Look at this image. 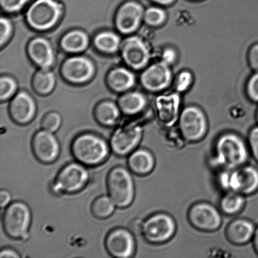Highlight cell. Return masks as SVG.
Wrapping results in <instances>:
<instances>
[{"label": "cell", "instance_id": "obj_1", "mask_svg": "<svg viewBox=\"0 0 258 258\" xmlns=\"http://www.w3.org/2000/svg\"><path fill=\"white\" fill-rule=\"evenodd\" d=\"M110 148L107 142L97 134L84 133L76 137L72 144L73 156L83 165L95 166L106 161Z\"/></svg>", "mask_w": 258, "mask_h": 258}, {"label": "cell", "instance_id": "obj_2", "mask_svg": "<svg viewBox=\"0 0 258 258\" xmlns=\"http://www.w3.org/2000/svg\"><path fill=\"white\" fill-rule=\"evenodd\" d=\"M214 158L216 163L222 168L229 170L239 168L248 159L246 144L236 134H224L217 139Z\"/></svg>", "mask_w": 258, "mask_h": 258}, {"label": "cell", "instance_id": "obj_3", "mask_svg": "<svg viewBox=\"0 0 258 258\" xmlns=\"http://www.w3.org/2000/svg\"><path fill=\"white\" fill-rule=\"evenodd\" d=\"M107 188L108 196L118 208H126L133 203L135 185L130 171L124 167L111 169L107 176Z\"/></svg>", "mask_w": 258, "mask_h": 258}, {"label": "cell", "instance_id": "obj_4", "mask_svg": "<svg viewBox=\"0 0 258 258\" xmlns=\"http://www.w3.org/2000/svg\"><path fill=\"white\" fill-rule=\"evenodd\" d=\"M31 221V211L23 202L10 204L5 209L3 216V226L5 233L15 239L27 238Z\"/></svg>", "mask_w": 258, "mask_h": 258}, {"label": "cell", "instance_id": "obj_5", "mask_svg": "<svg viewBox=\"0 0 258 258\" xmlns=\"http://www.w3.org/2000/svg\"><path fill=\"white\" fill-rule=\"evenodd\" d=\"M62 12V5L55 0H37L28 10L27 21L33 29L45 31L57 24Z\"/></svg>", "mask_w": 258, "mask_h": 258}, {"label": "cell", "instance_id": "obj_6", "mask_svg": "<svg viewBox=\"0 0 258 258\" xmlns=\"http://www.w3.org/2000/svg\"><path fill=\"white\" fill-rule=\"evenodd\" d=\"M222 188L237 192L242 195H250L258 189V170L251 166L223 172L219 178Z\"/></svg>", "mask_w": 258, "mask_h": 258}, {"label": "cell", "instance_id": "obj_7", "mask_svg": "<svg viewBox=\"0 0 258 258\" xmlns=\"http://www.w3.org/2000/svg\"><path fill=\"white\" fill-rule=\"evenodd\" d=\"M85 166L78 162L63 167L53 182V191L55 194H73L82 190L90 179L89 172Z\"/></svg>", "mask_w": 258, "mask_h": 258}, {"label": "cell", "instance_id": "obj_8", "mask_svg": "<svg viewBox=\"0 0 258 258\" xmlns=\"http://www.w3.org/2000/svg\"><path fill=\"white\" fill-rule=\"evenodd\" d=\"M176 230V225L173 217L165 213H158L144 222L143 235L151 243L161 244L170 239Z\"/></svg>", "mask_w": 258, "mask_h": 258}, {"label": "cell", "instance_id": "obj_9", "mask_svg": "<svg viewBox=\"0 0 258 258\" xmlns=\"http://www.w3.org/2000/svg\"><path fill=\"white\" fill-rule=\"evenodd\" d=\"M179 126L182 136L188 142L201 141L208 128L206 115L196 107L184 108L179 117Z\"/></svg>", "mask_w": 258, "mask_h": 258}, {"label": "cell", "instance_id": "obj_10", "mask_svg": "<svg viewBox=\"0 0 258 258\" xmlns=\"http://www.w3.org/2000/svg\"><path fill=\"white\" fill-rule=\"evenodd\" d=\"M143 136V129L136 125L120 126L110 139V148L116 155L125 156L133 153Z\"/></svg>", "mask_w": 258, "mask_h": 258}, {"label": "cell", "instance_id": "obj_11", "mask_svg": "<svg viewBox=\"0 0 258 258\" xmlns=\"http://www.w3.org/2000/svg\"><path fill=\"white\" fill-rule=\"evenodd\" d=\"M188 219L196 228L205 231H214L221 227V214L216 207L206 202L195 204L188 212Z\"/></svg>", "mask_w": 258, "mask_h": 258}, {"label": "cell", "instance_id": "obj_12", "mask_svg": "<svg viewBox=\"0 0 258 258\" xmlns=\"http://www.w3.org/2000/svg\"><path fill=\"white\" fill-rule=\"evenodd\" d=\"M32 148L35 158L44 164H50L57 160L60 146L54 133L44 130L38 131L33 137Z\"/></svg>", "mask_w": 258, "mask_h": 258}, {"label": "cell", "instance_id": "obj_13", "mask_svg": "<svg viewBox=\"0 0 258 258\" xmlns=\"http://www.w3.org/2000/svg\"><path fill=\"white\" fill-rule=\"evenodd\" d=\"M105 246L111 256L128 258L133 256L135 252L136 241L134 234L128 229L117 228L108 234Z\"/></svg>", "mask_w": 258, "mask_h": 258}, {"label": "cell", "instance_id": "obj_14", "mask_svg": "<svg viewBox=\"0 0 258 258\" xmlns=\"http://www.w3.org/2000/svg\"><path fill=\"white\" fill-rule=\"evenodd\" d=\"M95 68L92 60L83 56L70 57L63 63V77L70 82L84 83L89 82L94 76Z\"/></svg>", "mask_w": 258, "mask_h": 258}, {"label": "cell", "instance_id": "obj_15", "mask_svg": "<svg viewBox=\"0 0 258 258\" xmlns=\"http://www.w3.org/2000/svg\"><path fill=\"white\" fill-rule=\"evenodd\" d=\"M121 51L125 62L133 69L145 67L150 59V52L140 37H128L121 45Z\"/></svg>", "mask_w": 258, "mask_h": 258}, {"label": "cell", "instance_id": "obj_16", "mask_svg": "<svg viewBox=\"0 0 258 258\" xmlns=\"http://www.w3.org/2000/svg\"><path fill=\"white\" fill-rule=\"evenodd\" d=\"M144 14L143 7L138 3H125L118 9L116 15V27L123 34H131L138 29Z\"/></svg>", "mask_w": 258, "mask_h": 258}, {"label": "cell", "instance_id": "obj_17", "mask_svg": "<svg viewBox=\"0 0 258 258\" xmlns=\"http://www.w3.org/2000/svg\"><path fill=\"white\" fill-rule=\"evenodd\" d=\"M37 106L29 93L20 92L15 96L10 105V114L13 120L20 125L32 122L36 114Z\"/></svg>", "mask_w": 258, "mask_h": 258}, {"label": "cell", "instance_id": "obj_18", "mask_svg": "<svg viewBox=\"0 0 258 258\" xmlns=\"http://www.w3.org/2000/svg\"><path fill=\"white\" fill-rule=\"evenodd\" d=\"M171 80L169 65L161 61L147 68L141 75V83L146 89L158 92L168 87Z\"/></svg>", "mask_w": 258, "mask_h": 258}, {"label": "cell", "instance_id": "obj_19", "mask_svg": "<svg viewBox=\"0 0 258 258\" xmlns=\"http://www.w3.org/2000/svg\"><path fill=\"white\" fill-rule=\"evenodd\" d=\"M28 53L32 61L40 69L50 70L55 61V54L52 45L44 38L32 40L28 46Z\"/></svg>", "mask_w": 258, "mask_h": 258}, {"label": "cell", "instance_id": "obj_20", "mask_svg": "<svg viewBox=\"0 0 258 258\" xmlns=\"http://www.w3.org/2000/svg\"><path fill=\"white\" fill-rule=\"evenodd\" d=\"M255 231L254 224L251 221L238 219L229 224L226 229V236L232 243L244 244L253 239Z\"/></svg>", "mask_w": 258, "mask_h": 258}, {"label": "cell", "instance_id": "obj_21", "mask_svg": "<svg viewBox=\"0 0 258 258\" xmlns=\"http://www.w3.org/2000/svg\"><path fill=\"white\" fill-rule=\"evenodd\" d=\"M155 166V159L150 151L139 149L131 153L128 159V166L132 172L139 175L151 173Z\"/></svg>", "mask_w": 258, "mask_h": 258}, {"label": "cell", "instance_id": "obj_22", "mask_svg": "<svg viewBox=\"0 0 258 258\" xmlns=\"http://www.w3.org/2000/svg\"><path fill=\"white\" fill-rule=\"evenodd\" d=\"M135 77L130 71L124 68H117L108 75L109 87L117 92H125L135 84Z\"/></svg>", "mask_w": 258, "mask_h": 258}, {"label": "cell", "instance_id": "obj_23", "mask_svg": "<svg viewBox=\"0 0 258 258\" xmlns=\"http://www.w3.org/2000/svg\"><path fill=\"white\" fill-rule=\"evenodd\" d=\"M95 116L97 122L101 125L105 127H112L119 120L120 108L114 103L102 102L96 108Z\"/></svg>", "mask_w": 258, "mask_h": 258}, {"label": "cell", "instance_id": "obj_24", "mask_svg": "<svg viewBox=\"0 0 258 258\" xmlns=\"http://www.w3.org/2000/svg\"><path fill=\"white\" fill-rule=\"evenodd\" d=\"M61 46L66 51L77 53L83 51L89 44V38L82 30H73L62 37Z\"/></svg>", "mask_w": 258, "mask_h": 258}, {"label": "cell", "instance_id": "obj_25", "mask_svg": "<svg viewBox=\"0 0 258 258\" xmlns=\"http://www.w3.org/2000/svg\"><path fill=\"white\" fill-rule=\"evenodd\" d=\"M120 109L126 115H136L141 112L146 107V99L143 94L139 92L126 93L120 98Z\"/></svg>", "mask_w": 258, "mask_h": 258}, {"label": "cell", "instance_id": "obj_26", "mask_svg": "<svg viewBox=\"0 0 258 258\" xmlns=\"http://www.w3.org/2000/svg\"><path fill=\"white\" fill-rule=\"evenodd\" d=\"M56 78L50 70L40 69L33 79V87L38 93L48 95L54 90Z\"/></svg>", "mask_w": 258, "mask_h": 258}, {"label": "cell", "instance_id": "obj_27", "mask_svg": "<svg viewBox=\"0 0 258 258\" xmlns=\"http://www.w3.org/2000/svg\"><path fill=\"white\" fill-rule=\"evenodd\" d=\"M94 42L98 50L109 54L117 51L121 44L120 37L112 32L100 33L95 37Z\"/></svg>", "mask_w": 258, "mask_h": 258}, {"label": "cell", "instance_id": "obj_28", "mask_svg": "<svg viewBox=\"0 0 258 258\" xmlns=\"http://www.w3.org/2000/svg\"><path fill=\"white\" fill-rule=\"evenodd\" d=\"M242 195L237 192L231 191L222 199L220 207L224 213L234 215L239 213L243 209L245 199Z\"/></svg>", "mask_w": 258, "mask_h": 258}, {"label": "cell", "instance_id": "obj_29", "mask_svg": "<svg viewBox=\"0 0 258 258\" xmlns=\"http://www.w3.org/2000/svg\"><path fill=\"white\" fill-rule=\"evenodd\" d=\"M115 207L114 202L109 196H103L98 197L93 202L92 212L97 218L104 219L112 216Z\"/></svg>", "mask_w": 258, "mask_h": 258}, {"label": "cell", "instance_id": "obj_30", "mask_svg": "<svg viewBox=\"0 0 258 258\" xmlns=\"http://www.w3.org/2000/svg\"><path fill=\"white\" fill-rule=\"evenodd\" d=\"M17 84L16 81L8 76H4L0 80V99L2 101L9 100L16 93Z\"/></svg>", "mask_w": 258, "mask_h": 258}, {"label": "cell", "instance_id": "obj_31", "mask_svg": "<svg viewBox=\"0 0 258 258\" xmlns=\"http://www.w3.org/2000/svg\"><path fill=\"white\" fill-rule=\"evenodd\" d=\"M166 19L165 12L159 8L151 7L144 12V19L151 26H159L165 21Z\"/></svg>", "mask_w": 258, "mask_h": 258}, {"label": "cell", "instance_id": "obj_32", "mask_svg": "<svg viewBox=\"0 0 258 258\" xmlns=\"http://www.w3.org/2000/svg\"><path fill=\"white\" fill-rule=\"evenodd\" d=\"M62 118L59 113L55 112L48 113L43 118L41 122L42 129L54 133L61 125Z\"/></svg>", "mask_w": 258, "mask_h": 258}, {"label": "cell", "instance_id": "obj_33", "mask_svg": "<svg viewBox=\"0 0 258 258\" xmlns=\"http://www.w3.org/2000/svg\"><path fill=\"white\" fill-rule=\"evenodd\" d=\"M0 26V45L1 47L6 44L12 36L13 25L10 20L7 18L2 17Z\"/></svg>", "mask_w": 258, "mask_h": 258}, {"label": "cell", "instance_id": "obj_34", "mask_svg": "<svg viewBox=\"0 0 258 258\" xmlns=\"http://www.w3.org/2000/svg\"><path fill=\"white\" fill-rule=\"evenodd\" d=\"M30 0H0L2 9L8 13L20 11Z\"/></svg>", "mask_w": 258, "mask_h": 258}, {"label": "cell", "instance_id": "obj_35", "mask_svg": "<svg viewBox=\"0 0 258 258\" xmlns=\"http://www.w3.org/2000/svg\"><path fill=\"white\" fill-rule=\"evenodd\" d=\"M192 83V75L188 72H182L178 76L176 82V89L178 92H183L188 89Z\"/></svg>", "mask_w": 258, "mask_h": 258}, {"label": "cell", "instance_id": "obj_36", "mask_svg": "<svg viewBox=\"0 0 258 258\" xmlns=\"http://www.w3.org/2000/svg\"><path fill=\"white\" fill-rule=\"evenodd\" d=\"M248 141L252 156L258 163V126L250 132Z\"/></svg>", "mask_w": 258, "mask_h": 258}, {"label": "cell", "instance_id": "obj_37", "mask_svg": "<svg viewBox=\"0 0 258 258\" xmlns=\"http://www.w3.org/2000/svg\"><path fill=\"white\" fill-rule=\"evenodd\" d=\"M247 93L252 100L258 102V72L250 79L247 85Z\"/></svg>", "mask_w": 258, "mask_h": 258}, {"label": "cell", "instance_id": "obj_38", "mask_svg": "<svg viewBox=\"0 0 258 258\" xmlns=\"http://www.w3.org/2000/svg\"><path fill=\"white\" fill-rule=\"evenodd\" d=\"M144 222L139 219H134L128 224V229L136 236L143 235Z\"/></svg>", "mask_w": 258, "mask_h": 258}, {"label": "cell", "instance_id": "obj_39", "mask_svg": "<svg viewBox=\"0 0 258 258\" xmlns=\"http://www.w3.org/2000/svg\"><path fill=\"white\" fill-rule=\"evenodd\" d=\"M176 59V53L175 50L171 48H168L162 55V61L168 65L173 64Z\"/></svg>", "mask_w": 258, "mask_h": 258}, {"label": "cell", "instance_id": "obj_40", "mask_svg": "<svg viewBox=\"0 0 258 258\" xmlns=\"http://www.w3.org/2000/svg\"><path fill=\"white\" fill-rule=\"evenodd\" d=\"M249 58L252 69L258 72V44L254 45L250 50Z\"/></svg>", "mask_w": 258, "mask_h": 258}, {"label": "cell", "instance_id": "obj_41", "mask_svg": "<svg viewBox=\"0 0 258 258\" xmlns=\"http://www.w3.org/2000/svg\"><path fill=\"white\" fill-rule=\"evenodd\" d=\"M11 200L12 196L9 191L4 189L0 191V204L2 209L9 206Z\"/></svg>", "mask_w": 258, "mask_h": 258}, {"label": "cell", "instance_id": "obj_42", "mask_svg": "<svg viewBox=\"0 0 258 258\" xmlns=\"http://www.w3.org/2000/svg\"><path fill=\"white\" fill-rule=\"evenodd\" d=\"M20 254L11 248H5L0 251V258H19Z\"/></svg>", "mask_w": 258, "mask_h": 258}, {"label": "cell", "instance_id": "obj_43", "mask_svg": "<svg viewBox=\"0 0 258 258\" xmlns=\"http://www.w3.org/2000/svg\"><path fill=\"white\" fill-rule=\"evenodd\" d=\"M253 243L255 249L258 254V227L255 231V233L253 237Z\"/></svg>", "mask_w": 258, "mask_h": 258}, {"label": "cell", "instance_id": "obj_44", "mask_svg": "<svg viewBox=\"0 0 258 258\" xmlns=\"http://www.w3.org/2000/svg\"><path fill=\"white\" fill-rule=\"evenodd\" d=\"M152 1L158 3V4L161 5H169L172 4L174 0H152Z\"/></svg>", "mask_w": 258, "mask_h": 258}, {"label": "cell", "instance_id": "obj_45", "mask_svg": "<svg viewBox=\"0 0 258 258\" xmlns=\"http://www.w3.org/2000/svg\"><path fill=\"white\" fill-rule=\"evenodd\" d=\"M257 122H258V111H257Z\"/></svg>", "mask_w": 258, "mask_h": 258}]
</instances>
